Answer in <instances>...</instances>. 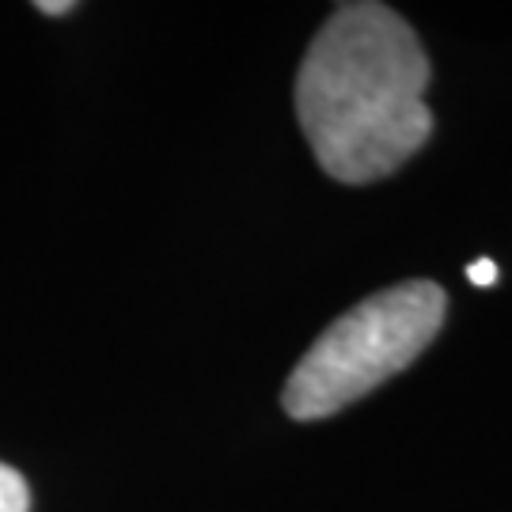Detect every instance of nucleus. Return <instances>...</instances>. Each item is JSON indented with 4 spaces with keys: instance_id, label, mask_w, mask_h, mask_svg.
<instances>
[{
    "instance_id": "obj_1",
    "label": "nucleus",
    "mask_w": 512,
    "mask_h": 512,
    "mask_svg": "<svg viewBox=\"0 0 512 512\" xmlns=\"http://www.w3.org/2000/svg\"><path fill=\"white\" fill-rule=\"evenodd\" d=\"M429 57L399 12L338 4L296 73V118L319 167L338 183H376L433 133Z\"/></svg>"
},
{
    "instance_id": "obj_4",
    "label": "nucleus",
    "mask_w": 512,
    "mask_h": 512,
    "mask_svg": "<svg viewBox=\"0 0 512 512\" xmlns=\"http://www.w3.org/2000/svg\"><path fill=\"white\" fill-rule=\"evenodd\" d=\"M467 277H471L475 285H482V289H490V285L497 281L494 258H478V262H471V266H467Z\"/></svg>"
},
{
    "instance_id": "obj_3",
    "label": "nucleus",
    "mask_w": 512,
    "mask_h": 512,
    "mask_svg": "<svg viewBox=\"0 0 512 512\" xmlns=\"http://www.w3.org/2000/svg\"><path fill=\"white\" fill-rule=\"evenodd\" d=\"M0 512H31V490L8 463H0Z\"/></svg>"
},
{
    "instance_id": "obj_5",
    "label": "nucleus",
    "mask_w": 512,
    "mask_h": 512,
    "mask_svg": "<svg viewBox=\"0 0 512 512\" xmlns=\"http://www.w3.org/2000/svg\"><path fill=\"white\" fill-rule=\"evenodd\" d=\"M76 4L73 0H42L38 4V12H46V16H65V12H73Z\"/></svg>"
},
{
    "instance_id": "obj_2",
    "label": "nucleus",
    "mask_w": 512,
    "mask_h": 512,
    "mask_svg": "<svg viewBox=\"0 0 512 512\" xmlns=\"http://www.w3.org/2000/svg\"><path fill=\"white\" fill-rule=\"evenodd\" d=\"M448 296L437 281H403L338 315L293 368L281 391L296 421L330 418L414 365L444 327Z\"/></svg>"
}]
</instances>
